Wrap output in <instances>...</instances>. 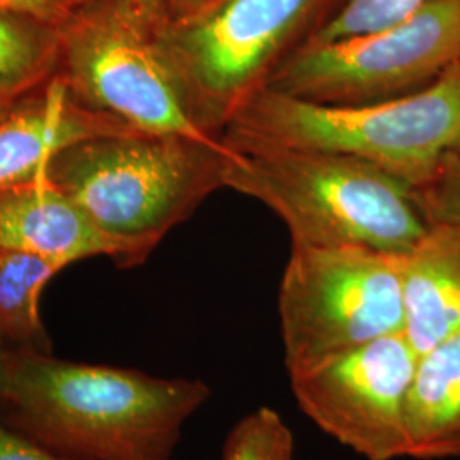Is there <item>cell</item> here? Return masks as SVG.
<instances>
[{"instance_id":"obj_1","label":"cell","mask_w":460,"mask_h":460,"mask_svg":"<svg viewBox=\"0 0 460 460\" xmlns=\"http://www.w3.org/2000/svg\"><path fill=\"white\" fill-rule=\"evenodd\" d=\"M208 397L201 380L13 349L0 410L4 423L68 459L171 460L184 423Z\"/></svg>"},{"instance_id":"obj_2","label":"cell","mask_w":460,"mask_h":460,"mask_svg":"<svg viewBox=\"0 0 460 460\" xmlns=\"http://www.w3.org/2000/svg\"><path fill=\"white\" fill-rule=\"evenodd\" d=\"M234 150L181 135L108 133L64 148L43 178L142 264L220 188Z\"/></svg>"},{"instance_id":"obj_3","label":"cell","mask_w":460,"mask_h":460,"mask_svg":"<svg viewBox=\"0 0 460 460\" xmlns=\"http://www.w3.org/2000/svg\"><path fill=\"white\" fill-rule=\"evenodd\" d=\"M222 142L234 150L226 188L277 215L292 246L408 254L427 234L411 188L376 165L321 150Z\"/></svg>"},{"instance_id":"obj_4","label":"cell","mask_w":460,"mask_h":460,"mask_svg":"<svg viewBox=\"0 0 460 460\" xmlns=\"http://www.w3.org/2000/svg\"><path fill=\"white\" fill-rule=\"evenodd\" d=\"M222 140L341 154L420 190L460 165V62L427 87L382 102L317 104L266 89Z\"/></svg>"},{"instance_id":"obj_5","label":"cell","mask_w":460,"mask_h":460,"mask_svg":"<svg viewBox=\"0 0 460 460\" xmlns=\"http://www.w3.org/2000/svg\"><path fill=\"white\" fill-rule=\"evenodd\" d=\"M169 0H87L60 24L57 75L81 104L135 130L224 142L191 116L167 49Z\"/></svg>"},{"instance_id":"obj_6","label":"cell","mask_w":460,"mask_h":460,"mask_svg":"<svg viewBox=\"0 0 460 460\" xmlns=\"http://www.w3.org/2000/svg\"><path fill=\"white\" fill-rule=\"evenodd\" d=\"M336 0H218L174 17L167 49L198 127L222 140L230 123L266 91Z\"/></svg>"},{"instance_id":"obj_7","label":"cell","mask_w":460,"mask_h":460,"mask_svg":"<svg viewBox=\"0 0 460 460\" xmlns=\"http://www.w3.org/2000/svg\"><path fill=\"white\" fill-rule=\"evenodd\" d=\"M279 315L288 377L404 332L402 254L292 246L279 281Z\"/></svg>"},{"instance_id":"obj_8","label":"cell","mask_w":460,"mask_h":460,"mask_svg":"<svg viewBox=\"0 0 460 460\" xmlns=\"http://www.w3.org/2000/svg\"><path fill=\"white\" fill-rule=\"evenodd\" d=\"M460 62V0H433L397 24L296 49L266 89L317 104L401 98Z\"/></svg>"},{"instance_id":"obj_9","label":"cell","mask_w":460,"mask_h":460,"mask_svg":"<svg viewBox=\"0 0 460 460\" xmlns=\"http://www.w3.org/2000/svg\"><path fill=\"white\" fill-rule=\"evenodd\" d=\"M420 353L404 332L290 377L300 411L367 460L410 457L408 401Z\"/></svg>"},{"instance_id":"obj_10","label":"cell","mask_w":460,"mask_h":460,"mask_svg":"<svg viewBox=\"0 0 460 460\" xmlns=\"http://www.w3.org/2000/svg\"><path fill=\"white\" fill-rule=\"evenodd\" d=\"M127 130L135 128L81 104L55 74L0 121V190L43 178L64 148Z\"/></svg>"},{"instance_id":"obj_11","label":"cell","mask_w":460,"mask_h":460,"mask_svg":"<svg viewBox=\"0 0 460 460\" xmlns=\"http://www.w3.org/2000/svg\"><path fill=\"white\" fill-rule=\"evenodd\" d=\"M0 249L70 264L106 256L128 268L125 247L102 234L45 178L0 190Z\"/></svg>"},{"instance_id":"obj_12","label":"cell","mask_w":460,"mask_h":460,"mask_svg":"<svg viewBox=\"0 0 460 460\" xmlns=\"http://www.w3.org/2000/svg\"><path fill=\"white\" fill-rule=\"evenodd\" d=\"M404 334L423 355L460 332V227L429 224L402 254Z\"/></svg>"},{"instance_id":"obj_13","label":"cell","mask_w":460,"mask_h":460,"mask_svg":"<svg viewBox=\"0 0 460 460\" xmlns=\"http://www.w3.org/2000/svg\"><path fill=\"white\" fill-rule=\"evenodd\" d=\"M410 457H460V332L420 355L408 401Z\"/></svg>"},{"instance_id":"obj_14","label":"cell","mask_w":460,"mask_h":460,"mask_svg":"<svg viewBox=\"0 0 460 460\" xmlns=\"http://www.w3.org/2000/svg\"><path fill=\"white\" fill-rule=\"evenodd\" d=\"M66 264L0 249V338L13 349L49 351L40 300L49 279Z\"/></svg>"},{"instance_id":"obj_15","label":"cell","mask_w":460,"mask_h":460,"mask_svg":"<svg viewBox=\"0 0 460 460\" xmlns=\"http://www.w3.org/2000/svg\"><path fill=\"white\" fill-rule=\"evenodd\" d=\"M58 57V24L0 9V83H47L57 74Z\"/></svg>"},{"instance_id":"obj_16","label":"cell","mask_w":460,"mask_h":460,"mask_svg":"<svg viewBox=\"0 0 460 460\" xmlns=\"http://www.w3.org/2000/svg\"><path fill=\"white\" fill-rule=\"evenodd\" d=\"M429 2L433 0H336L328 17L305 45H323L384 30L411 16Z\"/></svg>"},{"instance_id":"obj_17","label":"cell","mask_w":460,"mask_h":460,"mask_svg":"<svg viewBox=\"0 0 460 460\" xmlns=\"http://www.w3.org/2000/svg\"><path fill=\"white\" fill-rule=\"evenodd\" d=\"M294 433L281 414L261 406L232 428L222 460H294Z\"/></svg>"},{"instance_id":"obj_18","label":"cell","mask_w":460,"mask_h":460,"mask_svg":"<svg viewBox=\"0 0 460 460\" xmlns=\"http://www.w3.org/2000/svg\"><path fill=\"white\" fill-rule=\"evenodd\" d=\"M420 210L429 224H450L460 227V165L440 180L412 190Z\"/></svg>"},{"instance_id":"obj_19","label":"cell","mask_w":460,"mask_h":460,"mask_svg":"<svg viewBox=\"0 0 460 460\" xmlns=\"http://www.w3.org/2000/svg\"><path fill=\"white\" fill-rule=\"evenodd\" d=\"M0 460H74L51 452L26 435L0 423Z\"/></svg>"},{"instance_id":"obj_20","label":"cell","mask_w":460,"mask_h":460,"mask_svg":"<svg viewBox=\"0 0 460 460\" xmlns=\"http://www.w3.org/2000/svg\"><path fill=\"white\" fill-rule=\"evenodd\" d=\"M0 9L38 17L60 26L70 16L74 7L66 0H0Z\"/></svg>"},{"instance_id":"obj_21","label":"cell","mask_w":460,"mask_h":460,"mask_svg":"<svg viewBox=\"0 0 460 460\" xmlns=\"http://www.w3.org/2000/svg\"><path fill=\"white\" fill-rule=\"evenodd\" d=\"M41 84H38V85H24V84L0 83V121L16 108L17 102L21 99L28 96L31 91H34Z\"/></svg>"},{"instance_id":"obj_22","label":"cell","mask_w":460,"mask_h":460,"mask_svg":"<svg viewBox=\"0 0 460 460\" xmlns=\"http://www.w3.org/2000/svg\"><path fill=\"white\" fill-rule=\"evenodd\" d=\"M174 17L191 16L201 5V0H169Z\"/></svg>"},{"instance_id":"obj_23","label":"cell","mask_w":460,"mask_h":460,"mask_svg":"<svg viewBox=\"0 0 460 460\" xmlns=\"http://www.w3.org/2000/svg\"><path fill=\"white\" fill-rule=\"evenodd\" d=\"M11 351H13V348L0 338V387H2V382H4V377H5V370H7Z\"/></svg>"},{"instance_id":"obj_24","label":"cell","mask_w":460,"mask_h":460,"mask_svg":"<svg viewBox=\"0 0 460 460\" xmlns=\"http://www.w3.org/2000/svg\"><path fill=\"white\" fill-rule=\"evenodd\" d=\"M215 2H218V0H201V5H199V9H198L197 13L207 9V7H210V5H214ZM197 13H193V14H197Z\"/></svg>"},{"instance_id":"obj_25","label":"cell","mask_w":460,"mask_h":460,"mask_svg":"<svg viewBox=\"0 0 460 460\" xmlns=\"http://www.w3.org/2000/svg\"><path fill=\"white\" fill-rule=\"evenodd\" d=\"M66 4H70L72 7H75V5H79V4H84V2H87V0H66Z\"/></svg>"}]
</instances>
